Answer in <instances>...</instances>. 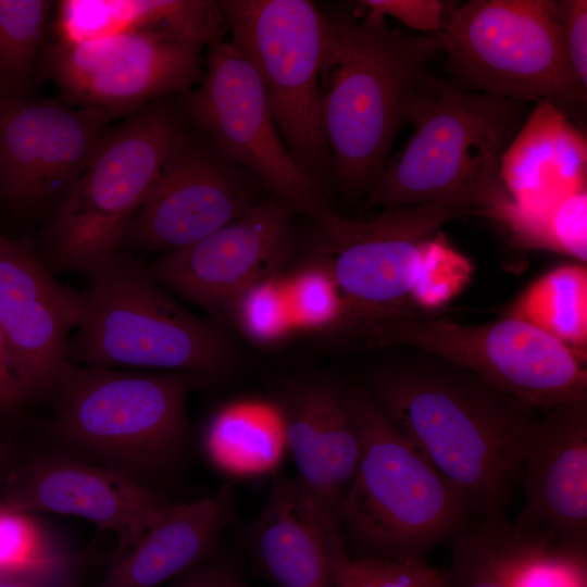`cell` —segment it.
<instances>
[{"label": "cell", "mask_w": 587, "mask_h": 587, "mask_svg": "<svg viewBox=\"0 0 587 587\" xmlns=\"http://www.w3.org/2000/svg\"><path fill=\"white\" fill-rule=\"evenodd\" d=\"M362 385L392 427L458 490L472 515L505 513L523 471L524 434L539 411L420 350L373 369Z\"/></svg>", "instance_id": "1"}, {"label": "cell", "mask_w": 587, "mask_h": 587, "mask_svg": "<svg viewBox=\"0 0 587 587\" xmlns=\"http://www.w3.org/2000/svg\"><path fill=\"white\" fill-rule=\"evenodd\" d=\"M330 43L321 86V124L333 160L334 187L365 197L390 160L399 130L416 125L434 102L439 80L430 63L434 35L391 28L366 12H326Z\"/></svg>", "instance_id": "2"}, {"label": "cell", "mask_w": 587, "mask_h": 587, "mask_svg": "<svg viewBox=\"0 0 587 587\" xmlns=\"http://www.w3.org/2000/svg\"><path fill=\"white\" fill-rule=\"evenodd\" d=\"M185 374L140 373L66 361L48 402L65 453L148 489L178 475L189 457Z\"/></svg>", "instance_id": "3"}, {"label": "cell", "mask_w": 587, "mask_h": 587, "mask_svg": "<svg viewBox=\"0 0 587 587\" xmlns=\"http://www.w3.org/2000/svg\"><path fill=\"white\" fill-rule=\"evenodd\" d=\"M90 279L68 361L180 373L196 385L221 382L237 369L225 327L188 312L130 251L116 252Z\"/></svg>", "instance_id": "4"}, {"label": "cell", "mask_w": 587, "mask_h": 587, "mask_svg": "<svg viewBox=\"0 0 587 587\" xmlns=\"http://www.w3.org/2000/svg\"><path fill=\"white\" fill-rule=\"evenodd\" d=\"M466 215L438 204H390L369 221L342 216L317 254L344 300L339 333L357 335L373 321L427 313L451 300L469 264L442 227Z\"/></svg>", "instance_id": "5"}, {"label": "cell", "mask_w": 587, "mask_h": 587, "mask_svg": "<svg viewBox=\"0 0 587 587\" xmlns=\"http://www.w3.org/2000/svg\"><path fill=\"white\" fill-rule=\"evenodd\" d=\"M361 455L340 508L350 559H422L472 515L458 490L385 419L362 383L348 384Z\"/></svg>", "instance_id": "6"}, {"label": "cell", "mask_w": 587, "mask_h": 587, "mask_svg": "<svg viewBox=\"0 0 587 587\" xmlns=\"http://www.w3.org/2000/svg\"><path fill=\"white\" fill-rule=\"evenodd\" d=\"M528 113L526 103L440 79L434 102L365 203L438 204L486 217L510 197L500 161Z\"/></svg>", "instance_id": "7"}, {"label": "cell", "mask_w": 587, "mask_h": 587, "mask_svg": "<svg viewBox=\"0 0 587 587\" xmlns=\"http://www.w3.org/2000/svg\"><path fill=\"white\" fill-rule=\"evenodd\" d=\"M457 85L495 98L546 101L583 129L587 88L569 63L559 2L471 0L434 35Z\"/></svg>", "instance_id": "8"}, {"label": "cell", "mask_w": 587, "mask_h": 587, "mask_svg": "<svg viewBox=\"0 0 587 587\" xmlns=\"http://www.w3.org/2000/svg\"><path fill=\"white\" fill-rule=\"evenodd\" d=\"M187 123L177 96L110 127L46 232L41 258L52 272L90 277L121 250L130 220Z\"/></svg>", "instance_id": "9"}, {"label": "cell", "mask_w": 587, "mask_h": 587, "mask_svg": "<svg viewBox=\"0 0 587 587\" xmlns=\"http://www.w3.org/2000/svg\"><path fill=\"white\" fill-rule=\"evenodd\" d=\"M216 3L229 40L262 82L289 153L328 197L333 160L321 124V80L332 35L326 12L307 0Z\"/></svg>", "instance_id": "10"}, {"label": "cell", "mask_w": 587, "mask_h": 587, "mask_svg": "<svg viewBox=\"0 0 587 587\" xmlns=\"http://www.w3.org/2000/svg\"><path fill=\"white\" fill-rule=\"evenodd\" d=\"M357 336L367 348L401 346L442 358L539 412L587 398L586 363L511 316L463 324L411 313L367 323Z\"/></svg>", "instance_id": "11"}, {"label": "cell", "mask_w": 587, "mask_h": 587, "mask_svg": "<svg viewBox=\"0 0 587 587\" xmlns=\"http://www.w3.org/2000/svg\"><path fill=\"white\" fill-rule=\"evenodd\" d=\"M178 99L189 122L295 213L330 236L341 215L289 153L262 82L230 41L209 43L203 77Z\"/></svg>", "instance_id": "12"}, {"label": "cell", "mask_w": 587, "mask_h": 587, "mask_svg": "<svg viewBox=\"0 0 587 587\" xmlns=\"http://www.w3.org/2000/svg\"><path fill=\"white\" fill-rule=\"evenodd\" d=\"M204 47L160 32L45 42L36 76L52 80L71 107L128 116L198 86L204 73Z\"/></svg>", "instance_id": "13"}, {"label": "cell", "mask_w": 587, "mask_h": 587, "mask_svg": "<svg viewBox=\"0 0 587 587\" xmlns=\"http://www.w3.org/2000/svg\"><path fill=\"white\" fill-rule=\"evenodd\" d=\"M270 196L254 176L188 120L130 220L121 250L176 252Z\"/></svg>", "instance_id": "14"}, {"label": "cell", "mask_w": 587, "mask_h": 587, "mask_svg": "<svg viewBox=\"0 0 587 587\" xmlns=\"http://www.w3.org/2000/svg\"><path fill=\"white\" fill-rule=\"evenodd\" d=\"M295 213L270 196L192 245L163 254L150 265L168 291L203 309L225 327L240 297L278 275L292 242Z\"/></svg>", "instance_id": "15"}, {"label": "cell", "mask_w": 587, "mask_h": 587, "mask_svg": "<svg viewBox=\"0 0 587 587\" xmlns=\"http://www.w3.org/2000/svg\"><path fill=\"white\" fill-rule=\"evenodd\" d=\"M114 118L53 100L0 99V198L18 210L64 198Z\"/></svg>", "instance_id": "16"}, {"label": "cell", "mask_w": 587, "mask_h": 587, "mask_svg": "<svg viewBox=\"0 0 587 587\" xmlns=\"http://www.w3.org/2000/svg\"><path fill=\"white\" fill-rule=\"evenodd\" d=\"M276 402L288 455L301 492L334 548L340 508L352 486L361 455L359 428L349 386L322 376L287 379Z\"/></svg>", "instance_id": "17"}, {"label": "cell", "mask_w": 587, "mask_h": 587, "mask_svg": "<svg viewBox=\"0 0 587 587\" xmlns=\"http://www.w3.org/2000/svg\"><path fill=\"white\" fill-rule=\"evenodd\" d=\"M0 503L12 512L83 517L117 536L120 558L176 501L66 453H39L13 462Z\"/></svg>", "instance_id": "18"}, {"label": "cell", "mask_w": 587, "mask_h": 587, "mask_svg": "<svg viewBox=\"0 0 587 587\" xmlns=\"http://www.w3.org/2000/svg\"><path fill=\"white\" fill-rule=\"evenodd\" d=\"M85 291L60 283L41 255L0 232V330L14 351L32 401H48Z\"/></svg>", "instance_id": "19"}, {"label": "cell", "mask_w": 587, "mask_h": 587, "mask_svg": "<svg viewBox=\"0 0 587 587\" xmlns=\"http://www.w3.org/2000/svg\"><path fill=\"white\" fill-rule=\"evenodd\" d=\"M523 452L524 503L514 525L587 548V398L537 414Z\"/></svg>", "instance_id": "20"}, {"label": "cell", "mask_w": 587, "mask_h": 587, "mask_svg": "<svg viewBox=\"0 0 587 587\" xmlns=\"http://www.w3.org/2000/svg\"><path fill=\"white\" fill-rule=\"evenodd\" d=\"M240 538L257 571L277 587H335L334 548L295 476H273L266 501Z\"/></svg>", "instance_id": "21"}, {"label": "cell", "mask_w": 587, "mask_h": 587, "mask_svg": "<svg viewBox=\"0 0 587 587\" xmlns=\"http://www.w3.org/2000/svg\"><path fill=\"white\" fill-rule=\"evenodd\" d=\"M238 522L233 483L177 502L123 555L101 587H157L212 558Z\"/></svg>", "instance_id": "22"}, {"label": "cell", "mask_w": 587, "mask_h": 587, "mask_svg": "<svg viewBox=\"0 0 587 587\" xmlns=\"http://www.w3.org/2000/svg\"><path fill=\"white\" fill-rule=\"evenodd\" d=\"M500 177L512 201L526 209L587 191L585 133L551 103H535L502 154Z\"/></svg>", "instance_id": "23"}, {"label": "cell", "mask_w": 587, "mask_h": 587, "mask_svg": "<svg viewBox=\"0 0 587 587\" xmlns=\"http://www.w3.org/2000/svg\"><path fill=\"white\" fill-rule=\"evenodd\" d=\"M223 17L209 0H62L53 20L55 41L127 32H160L209 46L221 38Z\"/></svg>", "instance_id": "24"}, {"label": "cell", "mask_w": 587, "mask_h": 587, "mask_svg": "<svg viewBox=\"0 0 587 587\" xmlns=\"http://www.w3.org/2000/svg\"><path fill=\"white\" fill-rule=\"evenodd\" d=\"M201 450L229 483L275 476L288 455L276 402L240 398L222 404L204 425Z\"/></svg>", "instance_id": "25"}, {"label": "cell", "mask_w": 587, "mask_h": 587, "mask_svg": "<svg viewBox=\"0 0 587 587\" xmlns=\"http://www.w3.org/2000/svg\"><path fill=\"white\" fill-rule=\"evenodd\" d=\"M480 517L451 539L444 587H517L527 559L554 540L550 532L516 527L504 512Z\"/></svg>", "instance_id": "26"}, {"label": "cell", "mask_w": 587, "mask_h": 587, "mask_svg": "<svg viewBox=\"0 0 587 587\" xmlns=\"http://www.w3.org/2000/svg\"><path fill=\"white\" fill-rule=\"evenodd\" d=\"M504 315L524 321L587 361V267L563 264L534 280Z\"/></svg>", "instance_id": "27"}, {"label": "cell", "mask_w": 587, "mask_h": 587, "mask_svg": "<svg viewBox=\"0 0 587 587\" xmlns=\"http://www.w3.org/2000/svg\"><path fill=\"white\" fill-rule=\"evenodd\" d=\"M486 217L499 223L517 247L562 253L586 264L587 191L538 209L522 208L509 197Z\"/></svg>", "instance_id": "28"}, {"label": "cell", "mask_w": 587, "mask_h": 587, "mask_svg": "<svg viewBox=\"0 0 587 587\" xmlns=\"http://www.w3.org/2000/svg\"><path fill=\"white\" fill-rule=\"evenodd\" d=\"M51 7L45 0H0V99L28 98Z\"/></svg>", "instance_id": "29"}, {"label": "cell", "mask_w": 587, "mask_h": 587, "mask_svg": "<svg viewBox=\"0 0 587 587\" xmlns=\"http://www.w3.org/2000/svg\"><path fill=\"white\" fill-rule=\"evenodd\" d=\"M295 327L339 332L344 300L324 261L317 255L284 286Z\"/></svg>", "instance_id": "30"}, {"label": "cell", "mask_w": 587, "mask_h": 587, "mask_svg": "<svg viewBox=\"0 0 587 587\" xmlns=\"http://www.w3.org/2000/svg\"><path fill=\"white\" fill-rule=\"evenodd\" d=\"M259 345H274L295 327L278 275L248 289L237 301L229 325Z\"/></svg>", "instance_id": "31"}, {"label": "cell", "mask_w": 587, "mask_h": 587, "mask_svg": "<svg viewBox=\"0 0 587 587\" xmlns=\"http://www.w3.org/2000/svg\"><path fill=\"white\" fill-rule=\"evenodd\" d=\"M335 587H444L442 574L422 559H350L334 569Z\"/></svg>", "instance_id": "32"}, {"label": "cell", "mask_w": 587, "mask_h": 587, "mask_svg": "<svg viewBox=\"0 0 587 587\" xmlns=\"http://www.w3.org/2000/svg\"><path fill=\"white\" fill-rule=\"evenodd\" d=\"M50 559L47 537L30 514L12 512L0 503V576H25Z\"/></svg>", "instance_id": "33"}, {"label": "cell", "mask_w": 587, "mask_h": 587, "mask_svg": "<svg viewBox=\"0 0 587 587\" xmlns=\"http://www.w3.org/2000/svg\"><path fill=\"white\" fill-rule=\"evenodd\" d=\"M517 587H587V548L541 546L521 570Z\"/></svg>", "instance_id": "34"}, {"label": "cell", "mask_w": 587, "mask_h": 587, "mask_svg": "<svg viewBox=\"0 0 587 587\" xmlns=\"http://www.w3.org/2000/svg\"><path fill=\"white\" fill-rule=\"evenodd\" d=\"M358 3L366 12L385 18L391 16L411 29L429 35L442 29L453 10L439 0H363Z\"/></svg>", "instance_id": "35"}, {"label": "cell", "mask_w": 587, "mask_h": 587, "mask_svg": "<svg viewBox=\"0 0 587 587\" xmlns=\"http://www.w3.org/2000/svg\"><path fill=\"white\" fill-rule=\"evenodd\" d=\"M558 2L562 40L569 63L576 78L587 88V1Z\"/></svg>", "instance_id": "36"}, {"label": "cell", "mask_w": 587, "mask_h": 587, "mask_svg": "<svg viewBox=\"0 0 587 587\" xmlns=\"http://www.w3.org/2000/svg\"><path fill=\"white\" fill-rule=\"evenodd\" d=\"M172 587H250L233 553L217 550L209 560L178 576Z\"/></svg>", "instance_id": "37"}, {"label": "cell", "mask_w": 587, "mask_h": 587, "mask_svg": "<svg viewBox=\"0 0 587 587\" xmlns=\"http://www.w3.org/2000/svg\"><path fill=\"white\" fill-rule=\"evenodd\" d=\"M30 397L22 377L0 366V420H9L27 404Z\"/></svg>", "instance_id": "38"}, {"label": "cell", "mask_w": 587, "mask_h": 587, "mask_svg": "<svg viewBox=\"0 0 587 587\" xmlns=\"http://www.w3.org/2000/svg\"><path fill=\"white\" fill-rule=\"evenodd\" d=\"M14 460L8 447L0 440V495Z\"/></svg>", "instance_id": "39"}, {"label": "cell", "mask_w": 587, "mask_h": 587, "mask_svg": "<svg viewBox=\"0 0 587 587\" xmlns=\"http://www.w3.org/2000/svg\"><path fill=\"white\" fill-rule=\"evenodd\" d=\"M0 587H36L29 576H0Z\"/></svg>", "instance_id": "40"}]
</instances>
